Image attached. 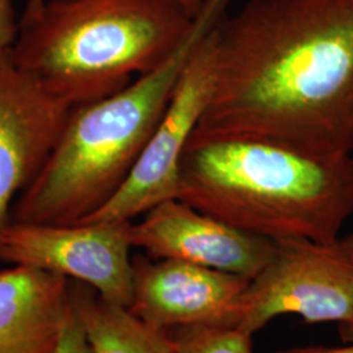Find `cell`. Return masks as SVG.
<instances>
[{
    "mask_svg": "<svg viewBox=\"0 0 353 353\" xmlns=\"http://www.w3.org/2000/svg\"><path fill=\"white\" fill-rule=\"evenodd\" d=\"M132 221L67 225L12 221L0 242V261L85 283L109 303L130 307L134 265Z\"/></svg>",
    "mask_w": 353,
    "mask_h": 353,
    "instance_id": "52a82bcc",
    "label": "cell"
},
{
    "mask_svg": "<svg viewBox=\"0 0 353 353\" xmlns=\"http://www.w3.org/2000/svg\"><path fill=\"white\" fill-rule=\"evenodd\" d=\"M214 81L212 29L185 65L164 115L123 185L80 223L132 221L161 203L178 199L181 159L210 101Z\"/></svg>",
    "mask_w": 353,
    "mask_h": 353,
    "instance_id": "8992f818",
    "label": "cell"
},
{
    "mask_svg": "<svg viewBox=\"0 0 353 353\" xmlns=\"http://www.w3.org/2000/svg\"><path fill=\"white\" fill-rule=\"evenodd\" d=\"M341 248L344 249V252L350 255V258L353 261V234H350L344 239H341Z\"/></svg>",
    "mask_w": 353,
    "mask_h": 353,
    "instance_id": "d6986e66",
    "label": "cell"
},
{
    "mask_svg": "<svg viewBox=\"0 0 353 353\" xmlns=\"http://www.w3.org/2000/svg\"><path fill=\"white\" fill-rule=\"evenodd\" d=\"M230 0H205L181 48L150 74L99 101L71 109L48 161L12 208V221L76 224L123 185L198 48Z\"/></svg>",
    "mask_w": 353,
    "mask_h": 353,
    "instance_id": "3957f363",
    "label": "cell"
},
{
    "mask_svg": "<svg viewBox=\"0 0 353 353\" xmlns=\"http://www.w3.org/2000/svg\"><path fill=\"white\" fill-rule=\"evenodd\" d=\"M20 33L13 0H0V55L12 50Z\"/></svg>",
    "mask_w": 353,
    "mask_h": 353,
    "instance_id": "9a60e30c",
    "label": "cell"
},
{
    "mask_svg": "<svg viewBox=\"0 0 353 353\" xmlns=\"http://www.w3.org/2000/svg\"><path fill=\"white\" fill-rule=\"evenodd\" d=\"M71 109L14 63L11 51L0 55V242L13 199L48 161Z\"/></svg>",
    "mask_w": 353,
    "mask_h": 353,
    "instance_id": "ba28073f",
    "label": "cell"
},
{
    "mask_svg": "<svg viewBox=\"0 0 353 353\" xmlns=\"http://www.w3.org/2000/svg\"><path fill=\"white\" fill-rule=\"evenodd\" d=\"M130 309L156 327L236 326L252 279L174 259L132 261Z\"/></svg>",
    "mask_w": 353,
    "mask_h": 353,
    "instance_id": "30bf717a",
    "label": "cell"
},
{
    "mask_svg": "<svg viewBox=\"0 0 353 353\" xmlns=\"http://www.w3.org/2000/svg\"><path fill=\"white\" fill-rule=\"evenodd\" d=\"M195 17L176 0H46L21 17L14 63L71 108L106 99L166 62Z\"/></svg>",
    "mask_w": 353,
    "mask_h": 353,
    "instance_id": "277c9868",
    "label": "cell"
},
{
    "mask_svg": "<svg viewBox=\"0 0 353 353\" xmlns=\"http://www.w3.org/2000/svg\"><path fill=\"white\" fill-rule=\"evenodd\" d=\"M178 199L268 240L335 243L353 214V157L192 134L179 165Z\"/></svg>",
    "mask_w": 353,
    "mask_h": 353,
    "instance_id": "7a4b0ae2",
    "label": "cell"
},
{
    "mask_svg": "<svg viewBox=\"0 0 353 353\" xmlns=\"http://www.w3.org/2000/svg\"><path fill=\"white\" fill-rule=\"evenodd\" d=\"M132 248L154 259L189 262L254 279L270 262L275 241L232 227L188 203H161L131 224Z\"/></svg>",
    "mask_w": 353,
    "mask_h": 353,
    "instance_id": "9c48e42d",
    "label": "cell"
},
{
    "mask_svg": "<svg viewBox=\"0 0 353 353\" xmlns=\"http://www.w3.org/2000/svg\"><path fill=\"white\" fill-rule=\"evenodd\" d=\"M93 353H176L169 331L94 293L72 296Z\"/></svg>",
    "mask_w": 353,
    "mask_h": 353,
    "instance_id": "7c38bea8",
    "label": "cell"
},
{
    "mask_svg": "<svg viewBox=\"0 0 353 353\" xmlns=\"http://www.w3.org/2000/svg\"><path fill=\"white\" fill-rule=\"evenodd\" d=\"M45 1L46 0H28L23 17H30L34 13L38 12ZM176 1H179L188 10V12L194 17L202 10L203 4H204V0H176Z\"/></svg>",
    "mask_w": 353,
    "mask_h": 353,
    "instance_id": "2e32d148",
    "label": "cell"
},
{
    "mask_svg": "<svg viewBox=\"0 0 353 353\" xmlns=\"http://www.w3.org/2000/svg\"><path fill=\"white\" fill-rule=\"evenodd\" d=\"M339 332H341V339L348 343L353 341V316L348 322L339 325Z\"/></svg>",
    "mask_w": 353,
    "mask_h": 353,
    "instance_id": "ac0fdd59",
    "label": "cell"
},
{
    "mask_svg": "<svg viewBox=\"0 0 353 353\" xmlns=\"http://www.w3.org/2000/svg\"><path fill=\"white\" fill-rule=\"evenodd\" d=\"M214 41V88L194 135L352 154L353 0H249Z\"/></svg>",
    "mask_w": 353,
    "mask_h": 353,
    "instance_id": "6da1fadb",
    "label": "cell"
},
{
    "mask_svg": "<svg viewBox=\"0 0 353 353\" xmlns=\"http://www.w3.org/2000/svg\"><path fill=\"white\" fill-rule=\"evenodd\" d=\"M169 334L176 353H252V335L234 326H183Z\"/></svg>",
    "mask_w": 353,
    "mask_h": 353,
    "instance_id": "4fadbf2b",
    "label": "cell"
},
{
    "mask_svg": "<svg viewBox=\"0 0 353 353\" xmlns=\"http://www.w3.org/2000/svg\"><path fill=\"white\" fill-rule=\"evenodd\" d=\"M275 353H353V341L344 347H321V345H310V347H297Z\"/></svg>",
    "mask_w": 353,
    "mask_h": 353,
    "instance_id": "e0dca14e",
    "label": "cell"
},
{
    "mask_svg": "<svg viewBox=\"0 0 353 353\" xmlns=\"http://www.w3.org/2000/svg\"><path fill=\"white\" fill-rule=\"evenodd\" d=\"M71 300L67 278L32 267L0 271V353H52Z\"/></svg>",
    "mask_w": 353,
    "mask_h": 353,
    "instance_id": "8fae6325",
    "label": "cell"
},
{
    "mask_svg": "<svg viewBox=\"0 0 353 353\" xmlns=\"http://www.w3.org/2000/svg\"><path fill=\"white\" fill-rule=\"evenodd\" d=\"M297 314L307 323H345L353 316V261L335 243L275 241L265 268L241 300L234 327L254 335L272 319Z\"/></svg>",
    "mask_w": 353,
    "mask_h": 353,
    "instance_id": "5b68a950",
    "label": "cell"
},
{
    "mask_svg": "<svg viewBox=\"0 0 353 353\" xmlns=\"http://www.w3.org/2000/svg\"><path fill=\"white\" fill-rule=\"evenodd\" d=\"M52 353H93L83 322L72 300V293Z\"/></svg>",
    "mask_w": 353,
    "mask_h": 353,
    "instance_id": "5bb4252c",
    "label": "cell"
}]
</instances>
